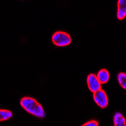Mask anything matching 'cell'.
Returning a JSON list of instances; mask_svg holds the SVG:
<instances>
[{"instance_id": "8992f818", "label": "cell", "mask_w": 126, "mask_h": 126, "mask_svg": "<svg viewBox=\"0 0 126 126\" xmlns=\"http://www.w3.org/2000/svg\"><path fill=\"white\" fill-rule=\"evenodd\" d=\"M96 76H97L99 81L100 82L101 84H105L109 80L110 74L107 69H103L99 71Z\"/></svg>"}, {"instance_id": "7a4b0ae2", "label": "cell", "mask_w": 126, "mask_h": 126, "mask_svg": "<svg viewBox=\"0 0 126 126\" xmlns=\"http://www.w3.org/2000/svg\"><path fill=\"white\" fill-rule=\"evenodd\" d=\"M52 41L56 46L65 47L70 44L71 42V37L68 33L64 32L58 31L52 35Z\"/></svg>"}, {"instance_id": "9c48e42d", "label": "cell", "mask_w": 126, "mask_h": 126, "mask_svg": "<svg viewBox=\"0 0 126 126\" xmlns=\"http://www.w3.org/2000/svg\"><path fill=\"white\" fill-rule=\"evenodd\" d=\"M117 80L119 85L124 90H126V74L124 73H120L117 75Z\"/></svg>"}, {"instance_id": "6da1fadb", "label": "cell", "mask_w": 126, "mask_h": 126, "mask_svg": "<svg viewBox=\"0 0 126 126\" xmlns=\"http://www.w3.org/2000/svg\"><path fill=\"white\" fill-rule=\"evenodd\" d=\"M20 105L23 109L31 115L40 119L45 117V112L41 105L32 97H23L20 100Z\"/></svg>"}, {"instance_id": "ba28073f", "label": "cell", "mask_w": 126, "mask_h": 126, "mask_svg": "<svg viewBox=\"0 0 126 126\" xmlns=\"http://www.w3.org/2000/svg\"><path fill=\"white\" fill-rule=\"evenodd\" d=\"M12 116H13L12 112L10 110H4V109H1L0 110V120L1 122L8 120L10 118H12Z\"/></svg>"}, {"instance_id": "277c9868", "label": "cell", "mask_w": 126, "mask_h": 126, "mask_svg": "<svg viewBox=\"0 0 126 126\" xmlns=\"http://www.w3.org/2000/svg\"><path fill=\"white\" fill-rule=\"evenodd\" d=\"M87 84L90 91L93 93L100 90L102 88V84L99 81L97 76L94 74H90L88 76Z\"/></svg>"}, {"instance_id": "5b68a950", "label": "cell", "mask_w": 126, "mask_h": 126, "mask_svg": "<svg viewBox=\"0 0 126 126\" xmlns=\"http://www.w3.org/2000/svg\"><path fill=\"white\" fill-rule=\"evenodd\" d=\"M117 16L119 20H122L126 16V0H118Z\"/></svg>"}, {"instance_id": "52a82bcc", "label": "cell", "mask_w": 126, "mask_h": 126, "mask_svg": "<svg viewBox=\"0 0 126 126\" xmlns=\"http://www.w3.org/2000/svg\"><path fill=\"white\" fill-rule=\"evenodd\" d=\"M113 124L115 126H126V120L121 113L117 112L113 117Z\"/></svg>"}, {"instance_id": "30bf717a", "label": "cell", "mask_w": 126, "mask_h": 126, "mask_svg": "<svg viewBox=\"0 0 126 126\" xmlns=\"http://www.w3.org/2000/svg\"><path fill=\"white\" fill-rule=\"evenodd\" d=\"M83 126H98V123L96 120H90L83 125Z\"/></svg>"}, {"instance_id": "3957f363", "label": "cell", "mask_w": 126, "mask_h": 126, "mask_svg": "<svg viewBox=\"0 0 126 126\" xmlns=\"http://www.w3.org/2000/svg\"><path fill=\"white\" fill-rule=\"evenodd\" d=\"M93 100L98 106L102 109L106 108L109 104V100L106 93L102 89L93 93Z\"/></svg>"}]
</instances>
